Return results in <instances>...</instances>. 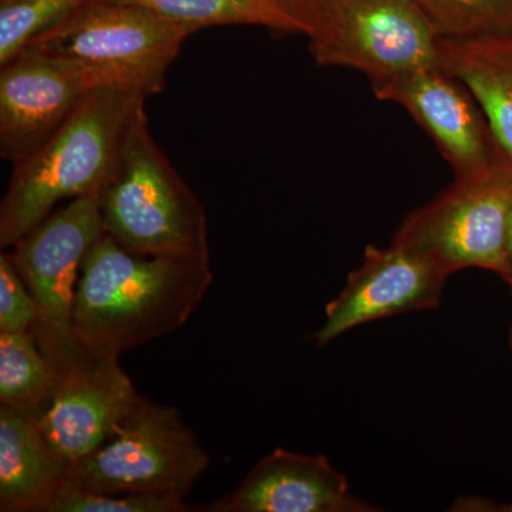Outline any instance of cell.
I'll return each instance as SVG.
<instances>
[{
	"label": "cell",
	"mask_w": 512,
	"mask_h": 512,
	"mask_svg": "<svg viewBox=\"0 0 512 512\" xmlns=\"http://www.w3.org/2000/svg\"><path fill=\"white\" fill-rule=\"evenodd\" d=\"M448 278L439 266L393 242L387 248L367 245L362 264L326 306L313 343L323 348L365 323L437 309Z\"/></svg>",
	"instance_id": "10"
},
{
	"label": "cell",
	"mask_w": 512,
	"mask_h": 512,
	"mask_svg": "<svg viewBox=\"0 0 512 512\" xmlns=\"http://www.w3.org/2000/svg\"><path fill=\"white\" fill-rule=\"evenodd\" d=\"M60 376L32 332L0 333V406L39 419Z\"/></svg>",
	"instance_id": "16"
},
{
	"label": "cell",
	"mask_w": 512,
	"mask_h": 512,
	"mask_svg": "<svg viewBox=\"0 0 512 512\" xmlns=\"http://www.w3.org/2000/svg\"><path fill=\"white\" fill-rule=\"evenodd\" d=\"M103 234L99 198L89 195L53 212L9 254L35 301L32 333L60 377L94 357L77 338L73 308L84 258Z\"/></svg>",
	"instance_id": "5"
},
{
	"label": "cell",
	"mask_w": 512,
	"mask_h": 512,
	"mask_svg": "<svg viewBox=\"0 0 512 512\" xmlns=\"http://www.w3.org/2000/svg\"><path fill=\"white\" fill-rule=\"evenodd\" d=\"M104 87L119 86L92 67L26 47L0 69V156L22 164Z\"/></svg>",
	"instance_id": "9"
},
{
	"label": "cell",
	"mask_w": 512,
	"mask_h": 512,
	"mask_svg": "<svg viewBox=\"0 0 512 512\" xmlns=\"http://www.w3.org/2000/svg\"><path fill=\"white\" fill-rule=\"evenodd\" d=\"M69 466L36 419L0 406V511L45 512Z\"/></svg>",
	"instance_id": "14"
},
{
	"label": "cell",
	"mask_w": 512,
	"mask_h": 512,
	"mask_svg": "<svg viewBox=\"0 0 512 512\" xmlns=\"http://www.w3.org/2000/svg\"><path fill=\"white\" fill-rule=\"evenodd\" d=\"M184 498L156 494H97L64 484L45 512H184Z\"/></svg>",
	"instance_id": "20"
},
{
	"label": "cell",
	"mask_w": 512,
	"mask_h": 512,
	"mask_svg": "<svg viewBox=\"0 0 512 512\" xmlns=\"http://www.w3.org/2000/svg\"><path fill=\"white\" fill-rule=\"evenodd\" d=\"M140 399L120 357L94 356L60 377L52 403L37 424L57 453L72 464L99 450Z\"/></svg>",
	"instance_id": "12"
},
{
	"label": "cell",
	"mask_w": 512,
	"mask_h": 512,
	"mask_svg": "<svg viewBox=\"0 0 512 512\" xmlns=\"http://www.w3.org/2000/svg\"><path fill=\"white\" fill-rule=\"evenodd\" d=\"M212 279L211 262L134 254L104 232L77 282V338L92 356L120 357L180 329Z\"/></svg>",
	"instance_id": "1"
},
{
	"label": "cell",
	"mask_w": 512,
	"mask_h": 512,
	"mask_svg": "<svg viewBox=\"0 0 512 512\" xmlns=\"http://www.w3.org/2000/svg\"><path fill=\"white\" fill-rule=\"evenodd\" d=\"M511 292H512V289H511Z\"/></svg>",
	"instance_id": "25"
},
{
	"label": "cell",
	"mask_w": 512,
	"mask_h": 512,
	"mask_svg": "<svg viewBox=\"0 0 512 512\" xmlns=\"http://www.w3.org/2000/svg\"><path fill=\"white\" fill-rule=\"evenodd\" d=\"M146 99L119 87L96 90L36 153L16 165L0 204V247L12 248L60 202L99 195Z\"/></svg>",
	"instance_id": "2"
},
{
	"label": "cell",
	"mask_w": 512,
	"mask_h": 512,
	"mask_svg": "<svg viewBox=\"0 0 512 512\" xmlns=\"http://www.w3.org/2000/svg\"><path fill=\"white\" fill-rule=\"evenodd\" d=\"M441 37L512 39V0H414Z\"/></svg>",
	"instance_id": "18"
},
{
	"label": "cell",
	"mask_w": 512,
	"mask_h": 512,
	"mask_svg": "<svg viewBox=\"0 0 512 512\" xmlns=\"http://www.w3.org/2000/svg\"><path fill=\"white\" fill-rule=\"evenodd\" d=\"M440 66L476 97L498 157L512 174V39L441 37Z\"/></svg>",
	"instance_id": "15"
},
{
	"label": "cell",
	"mask_w": 512,
	"mask_h": 512,
	"mask_svg": "<svg viewBox=\"0 0 512 512\" xmlns=\"http://www.w3.org/2000/svg\"><path fill=\"white\" fill-rule=\"evenodd\" d=\"M441 36L414 0H353L309 42L322 67H346L372 84L440 66Z\"/></svg>",
	"instance_id": "8"
},
{
	"label": "cell",
	"mask_w": 512,
	"mask_h": 512,
	"mask_svg": "<svg viewBox=\"0 0 512 512\" xmlns=\"http://www.w3.org/2000/svg\"><path fill=\"white\" fill-rule=\"evenodd\" d=\"M35 301L9 254L0 255V333L32 332Z\"/></svg>",
	"instance_id": "21"
},
{
	"label": "cell",
	"mask_w": 512,
	"mask_h": 512,
	"mask_svg": "<svg viewBox=\"0 0 512 512\" xmlns=\"http://www.w3.org/2000/svg\"><path fill=\"white\" fill-rule=\"evenodd\" d=\"M505 248H507L508 264H510L512 271V204L510 212H508L507 229H505ZM510 289H512V286Z\"/></svg>",
	"instance_id": "23"
},
{
	"label": "cell",
	"mask_w": 512,
	"mask_h": 512,
	"mask_svg": "<svg viewBox=\"0 0 512 512\" xmlns=\"http://www.w3.org/2000/svg\"><path fill=\"white\" fill-rule=\"evenodd\" d=\"M372 92L376 99L399 104L413 117L453 168L454 177L487 173L503 164L476 97L444 67H427L372 84Z\"/></svg>",
	"instance_id": "11"
},
{
	"label": "cell",
	"mask_w": 512,
	"mask_h": 512,
	"mask_svg": "<svg viewBox=\"0 0 512 512\" xmlns=\"http://www.w3.org/2000/svg\"><path fill=\"white\" fill-rule=\"evenodd\" d=\"M510 345H511V350H512V326H511V330H510Z\"/></svg>",
	"instance_id": "24"
},
{
	"label": "cell",
	"mask_w": 512,
	"mask_h": 512,
	"mask_svg": "<svg viewBox=\"0 0 512 512\" xmlns=\"http://www.w3.org/2000/svg\"><path fill=\"white\" fill-rule=\"evenodd\" d=\"M143 6L195 33L214 26H261L274 32L301 33L275 0H111Z\"/></svg>",
	"instance_id": "17"
},
{
	"label": "cell",
	"mask_w": 512,
	"mask_h": 512,
	"mask_svg": "<svg viewBox=\"0 0 512 512\" xmlns=\"http://www.w3.org/2000/svg\"><path fill=\"white\" fill-rule=\"evenodd\" d=\"M86 0H0V66Z\"/></svg>",
	"instance_id": "19"
},
{
	"label": "cell",
	"mask_w": 512,
	"mask_h": 512,
	"mask_svg": "<svg viewBox=\"0 0 512 512\" xmlns=\"http://www.w3.org/2000/svg\"><path fill=\"white\" fill-rule=\"evenodd\" d=\"M210 463V454L175 407L141 396L99 450L70 464L64 484L87 493L185 500Z\"/></svg>",
	"instance_id": "4"
},
{
	"label": "cell",
	"mask_w": 512,
	"mask_h": 512,
	"mask_svg": "<svg viewBox=\"0 0 512 512\" xmlns=\"http://www.w3.org/2000/svg\"><path fill=\"white\" fill-rule=\"evenodd\" d=\"M205 512H373L350 491L348 478L328 457L276 448L249 471L241 484Z\"/></svg>",
	"instance_id": "13"
},
{
	"label": "cell",
	"mask_w": 512,
	"mask_h": 512,
	"mask_svg": "<svg viewBox=\"0 0 512 512\" xmlns=\"http://www.w3.org/2000/svg\"><path fill=\"white\" fill-rule=\"evenodd\" d=\"M188 36L183 26L143 6L86 0L29 46L99 70L121 89L148 97L163 90Z\"/></svg>",
	"instance_id": "6"
},
{
	"label": "cell",
	"mask_w": 512,
	"mask_h": 512,
	"mask_svg": "<svg viewBox=\"0 0 512 512\" xmlns=\"http://www.w3.org/2000/svg\"><path fill=\"white\" fill-rule=\"evenodd\" d=\"M279 8L298 25L309 42L332 26L340 12L353 0H275Z\"/></svg>",
	"instance_id": "22"
},
{
	"label": "cell",
	"mask_w": 512,
	"mask_h": 512,
	"mask_svg": "<svg viewBox=\"0 0 512 512\" xmlns=\"http://www.w3.org/2000/svg\"><path fill=\"white\" fill-rule=\"evenodd\" d=\"M511 204L512 174L504 164L487 173L454 177L439 197L407 215L392 242L448 275L467 268L485 269L511 288L505 248Z\"/></svg>",
	"instance_id": "7"
},
{
	"label": "cell",
	"mask_w": 512,
	"mask_h": 512,
	"mask_svg": "<svg viewBox=\"0 0 512 512\" xmlns=\"http://www.w3.org/2000/svg\"><path fill=\"white\" fill-rule=\"evenodd\" d=\"M97 198L104 232L127 251L211 262L204 205L151 136L144 104Z\"/></svg>",
	"instance_id": "3"
}]
</instances>
